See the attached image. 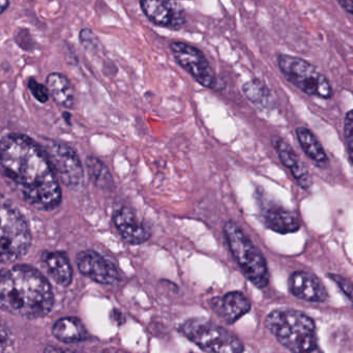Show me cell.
I'll return each instance as SVG.
<instances>
[{"label": "cell", "mask_w": 353, "mask_h": 353, "mask_svg": "<svg viewBox=\"0 0 353 353\" xmlns=\"http://www.w3.org/2000/svg\"><path fill=\"white\" fill-rule=\"evenodd\" d=\"M0 166L23 199L40 210H53L61 202L59 179L44 148L28 136L9 134L0 140Z\"/></svg>", "instance_id": "6da1fadb"}, {"label": "cell", "mask_w": 353, "mask_h": 353, "mask_svg": "<svg viewBox=\"0 0 353 353\" xmlns=\"http://www.w3.org/2000/svg\"><path fill=\"white\" fill-rule=\"evenodd\" d=\"M54 303L48 281L32 266L0 270V309L26 318L45 317Z\"/></svg>", "instance_id": "7a4b0ae2"}, {"label": "cell", "mask_w": 353, "mask_h": 353, "mask_svg": "<svg viewBox=\"0 0 353 353\" xmlns=\"http://www.w3.org/2000/svg\"><path fill=\"white\" fill-rule=\"evenodd\" d=\"M266 327L276 340L293 352H312L317 349L313 319L296 310L279 309L266 317Z\"/></svg>", "instance_id": "3957f363"}, {"label": "cell", "mask_w": 353, "mask_h": 353, "mask_svg": "<svg viewBox=\"0 0 353 353\" xmlns=\"http://www.w3.org/2000/svg\"><path fill=\"white\" fill-rule=\"evenodd\" d=\"M224 234L243 276L257 288H265L270 283V272L265 258L257 245L232 221L225 224Z\"/></svg>", "instance_id": "277c9868"}, {"label": "cell", "mask_w": 353, "mask_h": 353, "mask_svg": "<svg viewBox=\"0 0 353 353\" xmlns=\"http://www.w3.org/2000/svg\"><path fill=\"white\" fill-rule=\"evenodd\" d=\"M32 245V234L24 216L13 203L0 195V263L23 257Z\"/></svg>", "instance_id": "5b68a950"}, {"label": "cell", "mask_w": 353, "mask_h": 353, "mask_svg": "<svg viewBox=\"0 0 353 353\" xmlns=\"http://www.w3.org/2000/svg\"><path fill=\"white\" fill-rule=\"evenodd\" d=\"M276 63L285 79L303 94L324 100H330L334 96L330 80L305 59L279 54Z\"/></svg>", "instance_id": "8992f818"}, {"label": "cell", "mask_w": 353, "mask_h": 353, "mask_svg": "<svg viewBox=\"0 0 353 353\" xmlns=\"http://www.w3.org/2000/svg\"><path fill=\"white\" fill-rule=\"evenodd\" d=\"M181 332L205 352L236 353L245 350L243 343L222 326L203 318L181 324Z\"/></svg>", "instance_id": "52a82bcc"}, {"label": "cell", "mask_w": 353, "mask_h": 353, "mask_svg": "<svg viewBox=\"0 0 353 353\" xmlns=\"http://www.w3.org/2000/svg\"><path fill=\"white\" fill-rule=\"evenodd\" d=\"M169 48L177 65L188 72L200 85L210 90H221L218 76L200 49L179 41L170 43Z\"/></svg>", "instance_id": "ba28073f"}, {"label": "cell", "mask_w": 353, "mask_h": 353, "mask_svg": "<svg viewBox=\"0 0 353 353\" xmlns=\"http://www.w3.org/2000/svg\"><path fill=\"white\" fill-rule=\"evenodd\" d=\"M45 154L57 175V179L70 187L79 185L83 179V167L79 157L73 148L67 144L57 141H47L44 145Z\"/></svg>", "instance_id": "9c48e42d"}, {"label": "cell", "mask_w": 353, "mask_h": 353, "mask_svg": "<svg viewBox=\"0 0 353 353\" xmlns=\"http://www.w3.org/2000/svg\"><path fill=\"white\" fill-rule=\"evenodd\" d=\"M146 18L159 28L179 30L187 22L185 10L179 0H140Z\"/></svg>", "instance_id": "30bf717a"}, {"label": "cell", "mask_w": 353, "mask_h": 353, "mask_svg": "<svg viewBox=\"0 0 353 353\" xmlns=\"http://www.w3.org/2000/svg\"><path fill=\"white\" fill-rule=\"evenodd\" d=\"M76 261L80 272L94 282L112 285L121 280L119 270L114 264L92 250L80 252Z\"/></svg>", "instance_id": "8fae6325"}, {"label": "cell", "mask_w": 353, "mask_h": 353, "mask_svg": "<svg viewBox=\"0 0 353 353\" xmlns=\"http://www.w3.org/2000/svg\"><path fill=\"white\" fill-rule=\"evenodd\" d=\"M290 292L297 299L309 303H322L327 299V291L321 281L311 272H293L289 279Z\"/></svg>", "instance_id": "7c38bea8"}, {"label": "cell", "mask_w": 353, "mask_h": 353, "mask_svg": "<svg viewBox=\"0 0 353 353\" xmlns=\"http://www.w3.org/2000/svg\"><path fill=\"white\" fill-rule=\"evenodd\" d=\"M212 307L220 319L227 324H233L249 313L251 303L243 293L232 291L212 299Z\"/></svg>", "instance_id": "4fadbf2b"}, {"label": "cell", "mask_w": 353, "mask_h": 353, "mask_svg": "<svg viewBox=\"0 0 353 353\" xmlns=\"http://www.w3.org/2000/svg\"><path fill=\"white\" fill-rule=\"evenodd\" d=\"M113 222L123 241L130 245H141L150 239L148 229L128 208H119L113 214Z\"/></svg>", "instance_id": "5bb4252c"}, {"label": "cell", "mask_w": 353, "mask_h": 353, "mask_svg": "<svg viewBox=\"0 0 353 353\" xmlns=\"http://www.w3.org/2000/svg\"><path fill=\"white\" fill-rule=\"evenodd\" d=\"M274 146L278 152L281 162L290 170L291 174L293 175L297 183L303 189H309L312 185L311 175H310L307 167L301 162V158L297 156L296 152L282 138L274 139Z\"/></svg>", "instance_id": "9a60e30c"}, {"label": "cell", "mask_w": 353, "mask_h": 353, "mask_svg": "<svg viewBox=\"0 0 353 353\" xmlns=\"http://www.w3.org/2000/svg\"><path fill=\"white\" fill-rule=\"evenodd\" d=\"M262 220L266 228L280 234L294 233L301 228L296 214L281 206H272L264 210Z\"/></svg>", "instance_id": "2e32d148"}, {"label": "cell", "mask_w": 353, "mask_h": 353, "mask_svg": "<svg viewBox=\"0 0 353 353\" xmlns=\"http://www.w3.org/2000/svg\"><path fill=\"white\" fill-rule=\"evenodd\" d=\"M42 264L49 276L61 286L67 287L73 280V268L65 254L59 252H45Z\"/></svg>", "instance_id": "e0dca14e"}, {"label": "cell", "mask_w": 353, "mask_h": 353, "mask_svg": "<svg viewBox=\"0 0 353 353\" xmlns=\"http://www.w3.org/2000/svg\"><path fill=\"white\" fill-rule=\"evenodd\" d=\"M47 88L52 100L63 108L72 109L75 106V90L71 81L61 73H51L47 77Z\"/></svg>", "instance_id": "ac0fdd59"}, {"label": "cell", "mask_w": 353, "mask_h": 353, "mask_svg": "<svg viewBox=\"0 0 353 353\" xmlns=\"http://www.w3.org/2000/svg\"><path fill=\"white\" fill-rule=\"evenodd\" d=\"M53 334L57 340L63 343H77L88 338L85 326L78 318H61L55 322L52 328Z\"/></svg>", "instance_id": "d6986e66"}, {"label": "cell", "mask_w": 353, "mask_h": 353, "mask_svg": "<svg viewBox=\"0 0 353 353\" xmlns=\"http://www.w3.org/2000/svg\"><path fill=\"white\" fill-rule=\"evenodd\" d=\"M243 92L250 102L266 110H272L276 107V99L272 90L263 81L252 79L243 85Z\"/></svg>", "instance_id": "ffe728a7"}, {"label": "cell", "mask_w": 353, "mask_h": 353, "mask_svg": "<svg viewBox=\"0 0 353 353\" xmlns=\"http://www.w3.org/2000/svg\"><path fill=\"white\" fill-rule=\"evenodd\" d=\"M295 134L301 150L312 161L321 166L327 163L328 159L323 146L309 129L303 127L297 128Z\"/></svg>", "instance_id": "44dd1931"}, {"label": "cell", "mask_w": 353, "mask_h": 353, "mask_svg": "<svg viewBox=\"0 0 353 353\" xmlns=\"http://www.w3.org/2000/svg\"><path fill=\"white\" fill-rule=\"evenodd\" d=\"M86 167H88L90 179L97 185L103 189L110 187L112 183V177L107 167L99 159L90 157L86 160Z\"/></svg>", "instance_id": "7402d4cb"}, {"label": "cell", "mask_w": 353, "mask_h": 353, "mask_svg": "<svg viewBox=\"0 0 353 353\" xmlns=\"http://www.w3.org/2000/svg\"><path fill=\"white\" fill-rule=\"evenodd\" d=\"M344 136L346 142L347 154L350 164H352L353 157V113L349 110L344 119Z\"/></svg>", "instance_id": "603a6c76"}, {"label": "cell", "mask_w": 353, "mask_h": 353, "mask_svg": "<svg viewBox=\"0 0 353 353\" xmlns=\"http://www.w3.org/2000/svg\"><path fill=\"white\" fill-rule=\"evenodd\" d=\"M28 88L32 92V96L40 103H47L50 99L48 88L43 84L39 83L34 78L28 80Z\"/></svg>", "instance_id": "cb8c5ba5"}, {"label": "cell", "mask_w": 353, "mask_h": 353, "mask_svg": "<svg viewBox=\"0 0 353 353\" xmlns=\"http://www.w3.org/2000/svg\"><path fill=\"white\" fill-rule=\"evenodd\" d=\"M330 280L334 281L339 287H340L341 290L343 291L345 295L348 297L349 299H351L352 297V286H351V283L347 280L346 278H343L342 276H339V274H328Z\"/></svg>", "instance_id": "d4e9b609"}, {"label": "cell", "mask_w": 353, "mask_h": 353, "mask_svg": "<svg viewBox=\"0 0 353 353\" xmlns=\"http://www.w3.org/2000/svg\"><path fill=\"white\" fill-rule=\"evenodd\" d=\"M11 343V332H9L5 324L0 322V351L7 350Z\"/></svg>", "instance_id": "484cf974"}, {"label": "cell", "mask_w": 353, "mask_h": 353, "mask_svg": "<svg viewBox=\"0 0 353 353\" xmlns=\"http://www.w3.org/2000/svg\"><path fill=\"white\" fill-rule=\"evenodd\" d=\"M339 5L343 10L346 12L348 15H352L353 12V0H336Z\"/></svg>", "instance_id": "4316f807"}, {"label": "cell", "mask_w": 353, "mask_h": 353, "mask_svg": "<svg viewBox=\"0 0 353 353\" xmlns=\"http://www.w3.org/2000/svg\"><path fill=\"white\" fill-rule=\"evenodd\" d=\"M10 7V0H0V15L5 13Z\"/></svg>", "instance_id": "83f0119b"}]
</instances>
